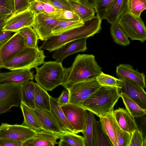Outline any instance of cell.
Wrapping results in <instances>:
<instances>
[{"instance_id":"6da1fadb","label":"cell","mask_w":146,"mask_h":146,"mask_svg":"<svg viewBox=\"0 0 146 146\" xmlns=\"http://www.w3.org/2000/svg\"><path fill=\"white\" fill-rule=\"evenodd\" d=\"M102 72L94 55L78 54L70 67H64L61 85L67 90L74 84L90 77H96Z\"/></svg>"},{"instance_id":"7a4b0ae2","label":"cell","mask_w":146,"mask_h":146,"mask_svg":"<svg viewBox=\"0 0 146 146\" xmlns=\"http://www.w3.org/2000/svg\"><path fill=\"white\" fill-rule=\"evenodd\" d=\"M102 20L97 16L85 22L84 25L67 32L53 36L44 41L42 48L50 52L54 51L61 46L76 39L94 36L101 29Z\"/></svg>"},{"instance_id":"3957f363","label":"cell","mask_w":146,"mask_h":146,"mask_svg":"<svg viewBox=\"0 0 146 146\" xmlns=\"http://www.w3.org/2000/svg\"><path fill=\"white\" fill-rule=\"evenodd\" d=\"M119 88L101 86L80 106L98 116L113 111L114 106L120 97Z\"/></svg>"},{"instance_id":"277c9868","label":"cell","mask_w":146,"mask_h":146,"mask_svg":"<svg viewBox=\"0 0 146 146\" xmlns=\"http://www.w3.org/2000/svg\"><path fill=\"white\" fill-rule=\"evenodd\" d=\"M35 68L36 83L46 90L51 91L62 84L64 68L62 62H45L41 67Z\"/></svg>"},{"instance_id":"5b68a950","label":"cell","mask_w":146,"mask_h":146,"mask_svg":"<svg viewBox=\"0 0 146 146\" xmlns=\"http://www.w3.org/2000/svg\"><path fill=\"white\" fill-rule=\"evenodd\" d=\"M41 46L36 48L26 47L13 58L0 66L10 70L28 69L31 70L41 65L46 57Z\"/></svg>"},{"instance_id":"8992f818","label":"cell","mask_w":146,"mask_h":146,"mask_svg":"<svg viewBox=\"0 0 146 146\" xmlns=\"http://www.w3.org/2000/svg\"><path fill=\"white\" fill-rule=\"evenodd\" d=\"M117 23L131 40L143 43L146 40V27L140 17L133 15L128 11L121 16Z\"/></svg>"},{"instance_id":"52a82bcc","label":"cell","mask_w":146,"mask_h":146,"mask_svg":"<svg viewBox=\"0 0 146 146\" xmlns=\"http://www.w3.org/2000/svg\"><path fill=\"white\" fill-rule=\"evenodd\" d=\"M21 84L13 82L0 84V115L9 112L13 107H20L22 102Z\"/></svg>"},{"instance_id":"ba28073f","label":"cell","mask_w":146,"mask_h":146,"mask_svg":"<svg viewBox=\"0 0 146 146\" xmlns=\"http://www.w3.org/2000/svg\"><path fill=\"white\" fill-rule=\"evenodd\" d=\"M101 86L94 77L74 84L67 90L69 95V103L80 105Z\"/></svg>"},{"instance_id":"9c48e42d","label":"cell","mask_w":146,"mask_h":146,"mask_svg":"<svg viewBox=\"0 0 146 146\" xmlns=\"http://www.w3.org/2000/svg\"><path fill=\"white\" fill-rule=\"evenodd\" d=\"M68 121L72 126L74 133H82L85 131L88 111L81 106L68 103L61 106Z\"/></svg>"},{"instance_id":"30bf717a","label":"cell","mask_w":146,"mask_h":146,"mask_svg":"<svg viewBox=\"0 0 146 146\" xmlns=\"http://www.w3.org/2000/svg\"><path fill=\"white\" fill-rule=\"evenodd\" d=\"M36 132L21 124L2 123L0 125V138L7 139L23 143L34 136Z\"/></svg>"},{"instance_id":"8fae6325","label":"cell","mask_w":146,"mask_h":146,"mask_svg":"<svg viewBox=\"0 0 146 146\" xmlns=\"http://www.w3.org/2000/svg\"><path fill=\"white\" fill-rule=\"evenodd\" d=\"M27 47L22 36L18 32L0 45V66Z\"/></svg>"},{"instance_id":"7c38bea8","label":"cell","mask_w":146,"mask_h":146,"mask_svg":"<svg viewBox=\"0 0 146 146\" xmlns=\"http://www.w3.org/2000/svg\"><path fill=\"white\" fill-rule=\"evenodd\" d=\"M59 21L52 15L42 13L35 15L32 27L38 39L44 41L53 36L52 31Z\"/></svg>"},{"instance_id":"4fadbf2b","label":"cell","mask_w":146,"mask_h":146,"mask_svg":"<svg viewBox=\"0 0 146 146\" xmlns=\"http://www.w3.org/2000/svg\"><path fill=\"white\" fill-rule=\"evenodd\" d=\"M35 17V14L28 9L13 14L5 20L2 31H11L15 33L24 27L32 26Z\"/></svg>"},{"instance_id":"5bb4252c","label":"cell","mask_w":146,"mask_h":146,"mask_svg":"<svg viewBox=\"0 0 146 146\" xmlns=\"http://www.w3.org/2000/svg\"><path fill=\"white\" fill-rule=\"evenodd\" d=\"M122 84L120 92L123 93L142 108L146 110V93L144 89L135 82L119 78Z\"/></svg>"},{"instance_id":"9a60e30c","label":"cell","mask_w":146,"mask_h":146,"mask_svg":"<svg viewBox=\"0 0 146 146\" xmlns=\"http://www.w3.org/2000/svg\"><path fill=\"white\" fill-rule=\"evenodd\" d=\"M87 38H83L73 40L61 46L52 55L56 61L62 62L68 56L80 52H84L87 49Z\"/></svg>"},{"instance_id":"2e32d148","label":"cell","mask_w":146,"mask_h":146,"mask_svg":"<svg viewBox=\"0 0 146 146\" xmlns=\"http://www.w3.org/2000/svg\"><path fill=\"white\" fill-rule=\"evenodd\" d=\"M60 134L45 130L37 132L35 135L25 141L22 146H54L57 143Z\"/></svg>"},{"instance_id":"e0dca14e","label":"cell","mask_w":146,"mask_h":146,"mask_svg":"<svg viewBox=\"0 0 146 146\" xmlns=\"http://www.w3.org/2000/svg\"><path fill=\"white\" fill-rule=\"evenodd\" d=\"M113 111L102 114L98 117L103 130L113 146H117V133L119 126L114 116Z\"/></svg>"},{"instance_id":"ac0fdd59","label":"cell","mask_w":146,"mask_h":146,"mask_svg":"<svg viewBox=\"0 0 146 146\" xmlns=\"http://www.w3.org/2000/svg\"><path fill=\"white\" fill-rule=\"evenodd\" d=\"M34 111L40 121L43 130L60 135L65 131L62 128L50 111L36 108Z\"/></svg>"},{"instance_id":"d6986e66","label":"cell","mask_w":146,"mask_h":146,"mask_svg":"<svg viewBox=\"0 0 146 146\" xmlns=\"http://www.w3.org/2000/svg\"><path fill=\"white\" fill-rule=\"evenodd\" d=\"M116 73L118 77H123L133 81L143 88H146L145 76L143 73L135 70L131 65L121 64L117 66Z\"/></svg>"},{"instance_id":"ffe728a7","label":"cell","mask_w":146,"mask_h":146,"mask_svg":"<svg viewBox=\"0 0 146 146\" xmlns=\"http://www.w3.org/2000/svg\"><path fill=\"white\" fill-rule=\"evenodd\" d=\"M33 74L31 70L19 69L11 70V72L0 73V84L13 82L21 84L28 81L33 80Z\"/></svg>"},{"instance_id":"44dd1931","label":"cell","mask_w":146,"mask_h":146,"mask_svg":"<svg viewBox=\"0 0 146 146\" xmlns=\"http://www.w3.org/2000/svg\"><path fill=\"white\" fill-rule=\"evenodd\" d=\"M113 113L119 126L123 130L132 133L138 129L134 118L124 108L116 109Z\"/></svg>"},{"instance_id":"7402d4cb","label":"cell","mask_w":146,"mask_h":146,"mask_svg":"<svg viewBox=\"0 0 146 146\" xmlns=\"http://www.w3.org/2000/svg\"><path fill=\"white\" fill-rule=\"evenodd\" d=\"M24 117L22 125L36 132L43 130L40 121L34 110L22 102L20 107Z\"/></svg>"},{"instance_id":"603a6c76","label":"cell","mask_w":146,"mask_h":146,"mask_svg":"<svg viewBox=\"0 0 146 146\" xmlns=\"http://www.w3.org/2000/svg\"><path fill=\"white\" fill-rule=\"evenodd\" d=\"M50 111L62 128L65 131L74 133L72 126L67 119L61 106L57 102V98L50 96Z\"/></svg>"},{"instance_id":"cb8c5ba5","label":"cell","mask_w":146,"mask_h":146,"mask_svg":"<svg viewBox=\"0 0 146 146\" xmlns=\"http://www.w3.org/2000/svg\"><path fill=\"white\" fill-rule=\"evenodd\" d=\"M128 0H115L105 19L112 24L117 23L119 18L129 11Z\"/></svg>"},{"instance_id":"d4e9b609","label":"cell","mask_w":146,"mask_h":146,"mask_svg":"<svg viewBox=\"0 0 146 146\" xmlns=\"http://www.w3.org/2000/svg\"><path fill=\"white\" fill-rule=\"evenodd\" d=\"M50 96L47 91L35 83V103L36 108L50 111Z\"/></svg>"},{"instance_id":"484cf974","label":"cell","mask_w":146,"mask_h":146,"mask_svg":"<svg viewBox=\"0 0 146 146\" xmlns=\"http://www.w3.org/2000/svg\"><path fill=\"white\" fill-rule=\"evenodd\" d=\"M93 146H113L103 130L100 121L95 118L93 124Z\"/></svg>"},{"instance_id":"4316f807","label":"cell","mask_w":146,"mask_h":146,"mask_svg":"<svg viewBox=\"0 0 146 146\" xmlns=\"http://www.w3.org/2000/svg\"><path fill=\"white\" fill-rule=\"evenodd\" d=\"M35 84L32 80L21 84L22 102L33 110L36 109L35 103Z\"/></svg>"},{"instance_id":"83f0119b","label":"cell","mask_w":146,"mask_h":146,"mask_svg":"<svg viewBox=\"0 0 146 146\" xmlns=\"http://www.w3.org/2000/svg\"><path fill=\"white\" fill-rule=\"evenodd\" d=\"M73 12L80 18V20L85 22L93 18L95 15L96 11L94 9L81 3L68 1Z\"/></svg>"},{"instance_id":"f1b7e54d","label":"cell","mask_w":146,"mask_h":146,"mask_svg":"<svg viewBox=\"0 0 146 146\" xmlns=\"http://www.w3.org/2000/svg\"><path fill=\"white\" fill-rule=\"evenodd\" d=\"M120 95L126 110L133 117H140L146 114V110L141 108L126 95L120 92Z\"/></svg>"},{"instance_id":"f546056e","label":"cell","mask_w":146,"mask_h":146,"mask_svg":"<svg viewBox=\"0 0 146 146\" xmlns=\"http://www.w3.org/2000/svg\"><path fill=\"white\" fill-rule=\"evenodd\" d=\"M85 22L78 21H59L52 31L53 36H57L70 31L83 25Z\"/></svg>"},{"instance_id":"4dcf8cb0","label":"cell","mask_w":146,"mask_h":146,"mask_svg":"<svg viewBox=\"0 0 146 146\" xmlns=\"http://www.w3.org/2000/svg\"><path fill=\"white\" fill-rule=\"evenodd\" d=\"M18 32L23 38L27 47L36 48L38 47V36L32 26L24 27Z\"/></svg>"},{"instance_id":"1f68e13d","label":"cell","mask_w":146,"mask_h":146,"mask_svg":"<svg viewBox=\"0 0 146 146\" xmlns=\"http://www.w3.org/2000/svg\"><path fill=\"white\" fill-rule=\"evenodd\" d=\"M110 32L113 41L116 43L123 46L130 44L128 37L117 23L111 24Z\"/></svg>"},{"instance_id":"d6a6232c","label":"cell","mask_w":146,"mask_h":146,"mask_svg":"<svg viewBox=\"0 0 146 146\" xmlns=\"http://www.w3.org/2000/svg\"><path fill=\"white\" fill-rule=\"evenodd\" d=\"M115 0H96L94 9L102 20L105 19Z\"/></svg>"},{"instance_id":"836d02e7","label":"cell","mask_w":146,"mask_h":146,"mask_svg":"<svg viewBox=\"0 0 146 146\" xmlns=\"http://www.w3.org/2000/svg\"><path fill=\"white\" fill-rule=\"evenodd\" d=\"M94 114L88 111L86 126L82 133L84 138L86 146H93V124L95 119Z\"/></svg>"},{"instance_id":"e575fe53","label":"cell","mask_w":146,"mask_h":146,"mask_svg":"<svg viewBox=\"0 0 146 146\" xmlns=\"http://www.w3.org/2000/svg\"><path fill=\"white\" fill-rule=\"evenodd\" d=\"M60 139L64 140L70 146H86L83 137L70 131H65L60 135Z\"/></svg>"},{"instance_id":"d590c367","label":"cell","mask_w":146,"mask_h":146,"mask_svg":"<svg viewBox=\"0 0 146 146\" xmlns=\"http://www.w3.org/2000/svg\"><path fill=\"white\" fill-rule=\"evenodd\" d=\"M96 80L101 86L114 87L120 89L122 86L120 80L102 72L96 77Z\"/></svg>"},{"instance_id":"8d00e7d4","label":"cell","mask_w":146,"mask_h":146,"mask_svg":"<svg viewBox=\"0 0 146 146\" xmlns=\"http://www.w3.org/2000/svg\"><path fill=\"white\" fill-rule=\"evenodd\" d=\"M52 15L59 21H72L81 20L73 12L65 9L55 8V12Z\"/></svg>"},{"instance_id":"74e56055","label":"cell","mask_w":146,"mask_h":146,"mask_svg":"<svg viewBox=\"0 0 146 146\" xmlns=\"http://www.w3.org/2000/svg\"><path fill=\"white\" fill-rule=\"evenodd\" d=\"M128 5L129 12L140 17L141 13L146 9V0H128Z\"/></svg>"},{"instance_id":"f35d334b","label":"cell","mask_w":146,"mask_h":146,"mask_svg":"<svg viewBox=\"0 0 146 146\" xmlns=\"http://www.w3.org/2000/svg\"><path fill=\"white\" fill-rule=\"evenodd\" d=\"M146 138L143 137L141 131L138 129L132 133L129 146H146Z\"/></svg>"},{"instance_id":"ab89813d","label":"cell","mask_w":146,"mask_h":146,"mask_svg":"<svg viewBox=\"0 0 146 146\" xmlns=\"http://www.w3.org/2000/svg\"><path fill=\"white\" fill-rule=\"evenodd\" d=\"M132 133L122 129L119 126L117 133V146H129Z\"/></svg>"},{"instance_id":"60d3db41","label":"cell","mask_w":146,"mask_h":146,"mask_svg":"<svg viewBox=\"0 0 146 146\" xmlns=\"http://www.w3.org/2000/svg\"><path fill=\"white\" fill-rule=\"evenodd\" d=\"M14 14L25 11L28 9L30 5L28 0H13Z\"/></svg>"},{"instance_id":"b9f144b4","label":"cell","mask_w":146,"mask_h":146,"mask_svg":"<svg viewBox=\"0 0 146 146\" xmlns=\"http://www.w3.org/2000/svg\"><path fill=\"white\" fill-rule=\"evenodd\" d=\"M55 8L72 11L67 0H47Z\"/></svg>"},{"instance_id":"7bdbcfd3","label":"cell","mask_w":146,"mask_h":146,"mask_svg":"<svg viewBox=\"0 0 146 146\" xmlns=\"http://www.w3.org/2000/svg\"><path fill=\"white\" fill-rule=\"evenodd\" d=\"M35 15L42 13H45L43 7L40 2L38 0L30 4L28 9Z\"/></svg>"},{"instance_id":"ee69618b","label":"cell","mask_w":146,"mask_h":146,"mask_svg":"<svg viewBox=\"0 0 146 146\" xmlns=\"http://www.w3.org/2000/svg\"><path fill=\"white\" fill-rule=\"evenodd\" d=\"M43 6L45 13L48 15H53L55 11V8L47 0H38Z\"/></svg>"},{"instance_id":"f6af8a7d","label":"cell","mask_w":146,"mask_h":146,"mask_svg":"<svg viewBox=\"0 0 146 146\" xmlns=\"http://www.w3.org/2000/svg\"><path fill=\"white\" fill-rule=\"evenodd\" d=\"M57 100L58 103L60 106L69 103V95L68 91L63 90Z\"/></svg>"},{"instance_id":"bcb514c9","label":"cell","mask_w":146,"mask_h":146,"mask_svg":"<svg viewBox=\"0 0 146 146\" xmlns=\"http://www.w3.org/2000/svg\"><path fill=\"white\" fill-rule=\"evenodd\" d=\"M20 142L11 139L0 138V146H22Z\"/></svg>"},{"instance_id":"7dc6e473","label":"cell","mask_w":146,"mask_h":146,"mask_svg":"<svg viewBox=\"0 0 146 146\" xmlns=\"http://www.w3.org/2000/svg\"><path fill=\"white\" fill-rule=\"evenodd\" d=\"M13 14V11L10 8L0 5V18L7 19Z\"/></svg>"},{"instance_id":"c3c4849f","label":"cell","mask_w":146,"mask_h":146,"mask_svg":"<svg viewBox=\"0 0 146 146\" xmlns=\"http://www.w3.org/2000/svg\"><path fill=\"white\" fill-rule=\"evenodd\" d=\"M15 33L11 31H2L0 33V44L3 42L10 38Z\"/></svg>"},{"instance_id":"681fc988","label":"cell","mask_w":146,"mask_h":146,"mask_svg":"<svg viewBox=\"0 0 146 146\" xmlns=\"http://www.w3.org/2000/svg\"><path fill=\"white\" fill-rule=\"evenodd\" d=\"M0 5L3 6L10 8L13 11V0H0Z\"/></svg>"},{"instance_id":"f907efd6","label":"cell","mask_w":146,"mask_h":146,"mask_svg":"<svg viewBox=\"0 0 146 146\" xmlns=\"http://www.w3.org/2000/svg\"><path fill=\"white\" fill-rule=\"evenodd\" d=\"M79 1L80 3L91 9H94L95 8V4L92 0H79Z\"/></svg>"},{"instance_id":"816d5d0a","label":"cell","mask_w":146,"mask_h":146,"mask_svg":"<svg viewBox=\"0 0 146 146\" xmlns=\"http://www.w3.org/2000/svg\"><path fill=\"white\" fill-rule=\"evenodd\" d=\"M58 144L59 146H70L69 144L65 141L60 139L59 142L57 143Z\"/></svg>"},{"instance_id":"f5cc1de1","label":"cell","mask_w":146,"mask_h":146,"mask_svg":"<svg viewBox=\"0 0 146 146\" xmlns=\"http://www.w3.org/2000/svg\"><path fill=\"white\" fill-rule=\"evenodd\" d=\"M5 21L0 23V33L2 31V29L5 24Z\"/></svg>"},{"instance_id":"db71d44e","label":"cell","mask_w":146,"mask_h":146,"mask_svg":"<svg viewBox=\"0 0 146 146\" xmlns=\"http://www.w3.org/2000/svg\"><path fill=\"white\" fill-rule=\"evenodd\" d=\"M7 19L5 18H0V23L5 21Z\"/></svg>"},{"instance_id":"11a10c76","label":"cell","mask_w":146,"mask_h":146,"mask_svg":"<svg viewBox=\"0 0 146 146\" xmlns=\"http://www.w3.org/2000/svg\"><path fill=\"white\" fill-rule=\"evenodd\" d=\"M36 0H28V1L30 4L31 3L35 1Z\"/></svg>"},{"instance_id":"9f6ffc18","label":"cell","mask_w":146,"mask_h":146,"mask_svg":"<svg viewBox=\"0 0 146 146\" xmlns=\"http://www.w3.org/2000/svg\"><path fill=\"white\" fill-rule=\"evenodd\" d=\"M67 0L72 1H73L76 2H79V0Z\"/></svg>"},{"instance_id":"6f0895ef","label":"cell","mask_w":146,"mask_h":146,"mask_svg":"<svg viewBox=\"0 0 146 146\" xmlns=\"http://www.w3.org/2000/svg\"><path fill=\"white\" fill-rule=\"evenodd\" d=\"M93 2L95 4V5L96 0H92Z\"/></svg>"},{"instance_id":"680465c9","label":"cell","mask_w":146,"mask_h":146,"mask_svg":"<svg viewBox=\"0 0 146 146\" xmlns=\"http://www.w3.org/2000/svg\"><path fill=\"white\" fill-rule=\"evenodd\" d=\"M1 44H0V45H1Z\"/></svg>"}]
</instances>
